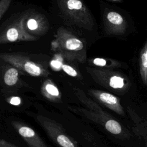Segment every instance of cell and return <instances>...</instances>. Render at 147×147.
<instances>
[{
	"label": "cell",
	"instance_id": "6da1fadb",
	"mask_svg": "<svg viewBox=\"0 0 147 147\" xmlns=\"http://www.w3.org/2000/svg\"><path fill=\"white\" fill-rule=\"evenodd\" d=\"M53 41V48L65 57L83 61L86 59V51L83 41L72 33L63 27L59 28Z\"/></svg>",
	"mask_w": 147,
	"mask_h": 147
},
{
	"label": "cell",
	"instance_id": "7a4b0ae2",
	"mask_svg": "<svg viewBox=\"0 0 147 147\" xmlns=\"http://www.w3.org/2000/svg\"><path fill=\"white\" fill-rule=\"evenodd\" d=\"M59 11L68 24L89 29L92 26L90 13L82 0H57Z\"/></svg>",
	"mask_w": 147,
	"mask_h": 147
},
{
	"label": "cell",
	"instance_id": "3957f363",
	"mask_svg": "<svg viewBox=\"0 0 147 147\" xmlns=\"http://www.w3.org/2000/svg\"><path fill=\"white\" fill-rule=\"evenodd\" d=\"M0 59L33 76H46L49 74L41 64L19 54L1 53Z\"/></svg>",
	"mask_w": 147,
	"mask_h": 147
},
{
	"label": "cell",
	"instance_id": "277c9868",
	"mask_svg": "<svg viewBox=\"0 0 147 147\" xmlns=\"http://www.w3.org/2000/svg\"><path fill=\"white\" fill-rule=\"evenodd\" d=\"M23 29L29 34L37 37L45 34L49 29L48 20L36 11L27 12L20 17Z\"/></svg>",
	"mask_w": 147,
	"mask_h": 147
},
{
	"label": "cell",
	"instance_id": "5b68a950",
	"mask_svg": "<svg viewBox=\"0 0 147 147\" xmlns=\"http://www.w3.org/2000/svg\"><path fill=\"white\" fill-rule=\"evenodd\" d=\"M38 37L28 33L22 28L20 18L0 32V44L19 41H33Z\"/></svg>",
	"mask_w": 147,
	"mask_h": 147
},
{
	"label": "cell",
	"instance_id": "8992f818",
	"mask_svg": "<svg viewBox=\"0 0 147 147\" xmlns=\"http://www.w3.org/2000/svg\"><path fill=\"white\" fill-rule=\"evenodd\" d=\"M98 97L100 100L111 110L116 111L118 114H123L122 107L116 96L107 92H101L98 93Z\"/></svg>",
	"mask_w": 147,
	"mask_h": 147
},
{
	"label": "cell",
	"instance_id": "52a82bcc",
	"mask_svg": "<svg viewBox=\"0 0 147 147\" xmlns=\"http://www.w3.org/2000/svg\"><path fill=\"white\" fill-rule=\"evenodd\" d=\"M19 69L11 65V67L7 68L4 73V82L7 86H13L17 83Z\"/></svg>",
	"mask_w": 147,
	"mask_h": 147
},
{
	"label": "cell",
	"instance_id": "ba28073f",
	"mask_svg": "<svg viewBox=\"0 0 147 147\" xmlns=\"http://www.w3.org/2000/svg\"><path fill=\"white\" fill-rule=\"evenodd\" d=\"M140 71L143 82L147 84V44L144 47L140 57Z\"/></svg>",
	"mask_w": 147,
	"mask_h": 147
},
{
	"label": "cell",
	"instance_id": "9c48e42d",
	"mask_svg": "<svg viewBox=\"0 0 147 147\" xmlns=\"http://www.w3.org/2000/svg\"><path fill=\"white\" fill-rule=\"evenodd\" d=\"M105 127L110 133L114 134H119L122 131L121 125L117 121L113 119L107 121L105 124Z\"/></svg>",
	"mask_w": 147,
	"mask_h": 147
},
{
	"label": "cell",
	"instance_id": "30bf717a",
	"mask_svg": "<svg viewBox=\"0 0 147 147\" xmlns=\"http://www.w3.org/2000/svg\"><path fill=\"white\" fill-rule=\"evenodd\" d=\"M107 18L110 22L116 25H120L123 22L122 16L115 11H110L107 15Z\"/></svg>",
	"mask_w": 147,
	"mask_h": 147
},
{
	"label": "cell",
	"instance_id": "8fae6325",
	"mask_svg": "<svg viewBox=\"0 0 147 147\" xmlns=\"http://www.w3.org/2000/svg\"><path fill=\"white\" fill-rule=\"evenodd\" d=\"M44 88L45 91L51 96H58L59 95V91L57 88L48 80L45 82Z\"/></svg>",
	"mask_w": 147,
	"mask_h": 147
},
{
	"label": "cell",
	"instance_id": "7c38bea8",
	"mask_svg": "<svg viewBox=\"0 0 147 147\" xmlns=\"http://www.w3.org/2000/svg\"><path fill=\"white\" fill-rule=\"evenodd\" d=\"M123 79L120 76H113L110 78L109 85L113 88H121L124 86Z\"/></svg>",
	"mask_w": 147,
	"mask_h": 147
},
{
	"label": "cell",
	"instance_id": "4fadbf2b",
	"mask_svg": "<svg viewBox=\"0 0 147 147\" xmlns=\"http://www.w3.org/2000/svg\"><path fill=\"white\" fill-rule=\"evenodd\" d=\"M57 141L63 147H75L73 143L64 135H59L57 138Z\"/></svg>",
	"mask_w": 147,
	"mask_h": 147
},
{
	"label": "cell",
	"instance_id": "5bb4252c",
	"mask_svg": "<svg viewBox=\"0 0 147 147\" xmlns=\"http://www.w3.org/2000/svg\"><path fill=\"white\" fill-rule=\"evenodd\" d=\"M12 0H0V19L9 9Z\"/></svg>",
	"mask_w": 147,
	"mask_h": 147
},
{
	"label": "cell",
	"instance_id": "9a60e30c",
	"mask_svg": "<svg viewBox=\"0 0 147 147\" xmlns=\"http://www.w3.org/2000/svg\"><path fill=\"white\" fill-rule=\"evenodd\" d=\"M19 133L24 137H32L34 136L35 133L31 128L28 127H21L19 129Z\"/></svg>",
	"mask_w": 147,
	"mask_h": 147
},
{
	"label": "cell",
	"instance_id": "2e32d148",
	"mask_svg": "<svg viewBox=\"0 0 147 147\" xmlns=\"http://www.w3.org/2000/svg\"><path fill=\"white\" fill-rule=\"evenodd\" d=\"M61 68L64 71V72H65L67 74H68L69 76H73V77H76L78 76V72L77 71L71 66L68 65V64H63L61 65Z\"/></svg>",
	"mask_w": 147,
	"mask_h": 147
},
{
	"label": "cell",
	"instance_id": "e0dca14e",
	"mask_svg": "<svg viewBox=\"0 0 147 147\" xmlns=\"http://www.w3.org/2000/svg\"><path fill=\"white\" fill-rule=\"evenodd\" d=\"M92 63L96 66L99 67H104L106 65V61L104 59L102 58H95L93 60Z\"/></svg>",
	"mask_w": 147,
	"mask_h": 147
},
{
	"label": "cell",
	"instance_id": "ac0fdd59",
	"mask_svg": "<svg viewBox=\"0 0 147 147\" xmlns=\"http://www.w3.org/2000/svg\"><path fill=\"white\" fill-rule=\"evenodd\" d=\"M10 103L11 105L17 106V105H19L21 103V99H20V98L19 97L14 96V97H13V98L10 99Z\"/></svg>",
	"mask_w": 147,
	"mask_h": 147
},
{
	"label": "cell",
	"instance_id": "d6986e66",
	"mask_svg": "<svg viewBox=\"0 0 147 147\" xmlns=\"http://www.w3.org/2000/svg\"><path fill=\"white\" fill-rule=\"evenodd\" d=\"M113 1H116V0H113Z\"/></svg>",
	"mask_w": 147,
	"mask_h": 147
}]
</instances>
